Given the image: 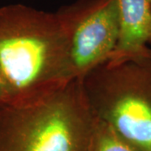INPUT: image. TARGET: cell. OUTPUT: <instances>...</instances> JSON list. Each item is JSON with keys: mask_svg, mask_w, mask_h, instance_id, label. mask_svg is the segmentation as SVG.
I'll return each instance as SVG.
<instances>
[{"mask_svg": "<svg viewBox=\"0 0 151 151\" xmlns=\"http://www.w3.org/2000/svg\"><path fill=\"white\" fill-rule=\"evenodd\" d=\"M0 71L13 103H26L72 81L68 40L56 13L0 7Z\"/></svg>", "mask_w": 151, "mask_h": 151, "instance_id": "6da1fadb", "label": "cell"}, {"mask_svg": "<svg viewBox=\"0 0 151 151\" xmlns=\"http://www.w3.org/2000/svg\"><path fill=\"white\" fill-rule=\"evenodd\" d=\"M96 118L80 79L0 107V151H89Z\"/></svg>", "mask_w": 151, "mask_h": 151, "instance_id": "7a4b0ae2", "label": "cell"}, {"mask_svg": "<svg viewBox=\"0 0 151 151\" xmlns=\"http://www.w3.org/2000/svg\"><path fill=\"white\" fill-rule=\"evenodd\" d=\"M149 59L106 61L80 79L94 117L140 151H151Z\"/></svg>", "mask_w": 151, "mask_h": 151, "instance_id": "3957f363", "label": "cell"}, {"mask_svg": "<svg viewBox=\"0 0 151 151\" xmlns=\"http://www.w3.org/2000/svg\"><path fill=\"white\" fill-rule=\"evenodd\" d=\"M65 27L72 80L108 61L116 47V0H79L56 12Z\"/></svg>", "mask_w": 151, "mask_h": 151, "instance_id": "277c9868", "label": "cell"}, {"mask_svg": "<svg viewBox=\"0 0 151 151\" xmlns=\"http://www.w3.org/2000/svg\"><path fill=\"white\" fill-rule=\"evenodd\" d=\"M119 36L108 61L120 63L151 58L146 44L150 40L151 0H116Z\"/></svg>", "mask_w": 151, "mask_h": 151, "instance_id": "5b68a950", "label": "cell"}, {"mask_svg": "<svg viewBox=\"0 0 151 151\" xmlns=\"http://www.w3.org/2000/svg\"><path fill=\"white\" fill-rule=\"evenodd\" d=\"M89 151H140L124 140L106 123L96 118Z\"/></svg>", "mask_w": 151, "mask_h": 151, "instance_id": "8992f818", "label": "cell"}, {"mask_svg": "<svg viewBox=\"0 0 151 151\" xmlns=\"http://www.w3.org/2000/svg\"><path fill=\"white\" fill-rule=\"evenodd\" d=\"M13 103V96L5 79L0 71V107Z\"/></svg>", "mask_w": 151, "mask_h": 151, "instance_id": "52a82bcc", "label": "cell"}, {"mask_svg": "<svg viewBox=\"0 0 151 151\" xmlns=\"http://www.w3.org/2000/svg\"><path fill=\"white\" fill-rule=\"evenodd\" d=\"M149 41H150L151 42V23H150V40H149Z\"/></svg>", "mask_w": 151, "mask_h": 151, "instance_id": "ba28073f", "label": "cell"}, {"mask_svg": "<svg viewBox=\"0 0 151 151\" xmlns=\"http://www.w3.org/2000/svg\"><path fill=\"white\" fill-rule=\"evenodd\" d=\"M150 56H151V53H150Z\"/></svg>", "mask_w": 151, "mask_h": 151, "instance_id": "9c48e42d", "label": "cell"}]
</instances>
